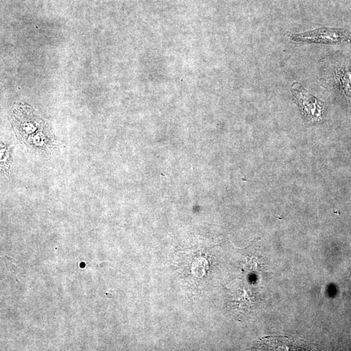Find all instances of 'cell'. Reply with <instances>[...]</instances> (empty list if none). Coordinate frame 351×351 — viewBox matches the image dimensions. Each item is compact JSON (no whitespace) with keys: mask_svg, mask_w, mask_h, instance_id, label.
<instances>
[{"mask_svg":"<svg viewBox=\"0 0 351 351\" xmlns=\"http://www.w3.org/2000/svg\"><path fill=\"white\" fill-rule=\"evenodd\" d=\"M11 115L14 130L25 143L38 148L51 143L53 136L49 125L31 108L18 104L13 107Z\"/></svg>","mask_w":351,"mask_h":351,"instance_id":"cell-1","label":"cell"},{"mask_svg":"<svg viewBox=\"0 0 351 351\" xmlns=\"http://www.w3.org/2000/svg\"><path fill=\"white\" fill-rule=\"evenodd\" d=\"M292 93L307 122L316 124L323 121L324 110L323 101L312 95L299 83L293 84Z\"/></svg>","mask_w":351,"mask_h":351,"instance_id":"cell-2","label":"cell"},{"mask_svg":"<svg viewBox=\"0 0 351 351\" xmlns=\"http://www.w3.org/2000/svg\"><path fill=\"white\" fill-rule=\"evenodd\" d=\"M290 38L294 41L317 44L351 43V33L334 28H319L308 32L292 35Z\"/></svg>","mask_w":351,"mask_h":351,"instance_id":"cell-3","label":"cell"},{"mask_svg":"<svg viewBox=\"0 0 351 351\" xmlns=\"http://www.w3.org/2000/svg\"><path fill=\"white\" fill-rule=\"evenodd\" d=\"M339 82L343 93L351 98V72L343 71L338 74Z\"/></svg>","mask_w":351,"mask_h":351,"instance_id":"cell-4","label":"cell"},{"mask_svg":"<svg viewBox=\"0 0 351 351\" xmlns=\"http://www.w3.org/2000/svg\"><path fill=\"white\" fill-rule=\"evenodd\" d=\"M5 265H6L7 270L12 273L16 274L18 272L19 268L18 266L14 265L13 263H11L4 258Z\"/></svg>","mask_w":351,"mask_h":351,"instance_id":"cell-5","label":"cell"},{"mask_svg":"<svg viewBox=\"0 0 351 351\" xmlns=\"http://www.w3.org/2000/svg\"><path fill=\"white\" fill-rule=\"evenodd\" d=\"M5 258H6L7 259H8V260L11 261V262H16V261L15 259H12L10 258V257L7 256H5Z\"/></svg>","mask_w":351,"mask_h":351,"instance_id":"cell-6","label":"cell"}]
</instances>
